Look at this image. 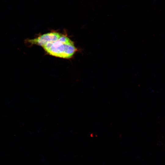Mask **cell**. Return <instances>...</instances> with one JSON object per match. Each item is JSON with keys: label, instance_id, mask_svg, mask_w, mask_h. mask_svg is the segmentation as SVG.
Instances as JSON below:
<instances>
[{"label": "cell", "instance_id": "obj_1", "mask_svg": "<svg viewBox=\"0 0 165 165\" xmlns=\"http://www.w3.org/2000/svg\"><path fill=\"white\" fill-rule=\"evenodd\" d=\"M42 47L48 54L64 59L71 58L77 50L74 42L63 34L58 39L47 43Z\"/></svg>", "mask_w": 165, "mask_h": 165}, {"label": "cell", "instance_id": "obj_2", "mask_svg": "<svg viewBox=\"0 0 165 165\" xmlns=\"http://www.w3.org/2000/svg\"><path fill=\"white\" fill-rule=\"evenodd\" d=\"M62 35L59 32H51L41 35L36 38L28 39V42L31 44L42 47L47 43L58 39Z\"/></svg>", "mask_w": 165, "mask_h": 165}]
</instances>
